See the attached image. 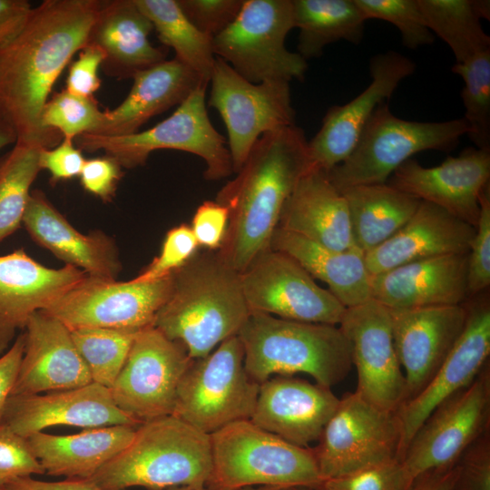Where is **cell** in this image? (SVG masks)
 <instances>
[{"mask_svg": "<svg viewBox=\"0 0 490 490\" xmlns=\"http://www.w3.org/2000/svg\"><path fill=\"white\" fill-rule=\"evenodd\" d=\"M0 490H8L6 487L0 488Z\"/></svg>", "mask_w": 490, "mask_h": 490, "instance_id": "61", "label": "cell"}, {"mask_svg": "<svg viewBox=\"0 0 490 490\" xmlns=\"http://www.w3.org/2000/svg\"><path fill=\"white\" fill-rule=\"evenodd\" d=\"M206 85L196 88L165 120L129 135L83 133L74 139L82 151H103L122 168L143 165L157 150H177L201 158L207 180H220L233 172L227 140L212 125L206 106Z\"/></svg>", "mask_w": 490, "mask_h": 490, "instance_id": "8", "label": "cell"}, {"mask_svg": "<svg viewBox=\"0 0 490 490\" xmlns=\"http://www.w3.org/2000/svg\"><path fill=\"white\" fill-rule=\"evenodd\" d=\"M468 253L448 254L370 275L371 299L388 309L461 305L468 299Z\"/></svg>", "mask_w": 490, "mask_h": 490, "instance_id": "26", "label": "cell"}, {"mask_svg": "<svg viewBox=\"0 0 490 490\" xmlns=\"http://www.w3.org/2000/svg\"><path fill=\"white\" fill-rule=\"evenodd\" d=\"M24 350L11 396L76 388L93 382L71 330L40 310L28 319Z\"/></svg>", "mask_w": 490, "mask_h": 490, "instance_id": "25", "label": "cell"}, {"mask_svg": "<svg viewBox=\"0 0 490 490\" xmlns=\"http://www.w3.org/2000/svg\"><path fill=\"white\" fill-rule=\"evenodd\" d=\"M191 360L182 343L154 327L140 330L109 388L114 404L141 423L172 415L180 381Z\"/></svg>", "mask_w": 490, "mask_h": 490, "instance_id": "14", "label": "cell"}, {"mask_svg": "<svg viewBox=\"0 0 490 490\" xmlns=\"http://www.w3.org/2000/svg\"><path fill=\"white\" fill-rule=\"evenodd\" d=\"M212 467L206 490L250 486L319 490L323 478L312 448L293 445L250 419L211 434Z\"/></svg>", "mask_w": 490, "mask_h": 490, "instance_id": "6", "label": "cell"}, {"mask_svg": "<svg viewBox=\"0 0 490 490\" xmlns=\"http://www.w3.org/2000/svg\"><path fill=\"white\" fill-rule=\"evenodd\" d=\"M40 149L15 142L0 157V242L22 226L31 186L41 171Z\"/></svg>", "mask_w": 490, "mask_h": 490, "instance_id": "38", "label": "cell"}, {"mask_svg": "<svg viewBox=\"0 0 490 490\" xmlns=\"http://www.w3.org/2000/svg\"><path fill=\"white\" fill-rule=\"evenodd\" d=\"M417 2L427 27L449 46L456 64L490 49V37L482 27L475 0Z\"/></svg>", "mask_w": 490, "mask_h": 490, "instance_id": "37", "label": "cell"}, {"mask_svg": "<svg viewBox=\"0 0 490 490\" xmlns=\"http://www.w3.org/2000/svg\"><path fill=\"white\" fill-rule=\"evenodd\" d=\"M238 337L246 372L259 385L272 375L305 373L331 388L352 367L349 342L335 325L250 312Z\"/></svg>", "mask_w": 490, "mask_h": 490, "instance_id": "4", "label": "cell"}, {"mask_svg": "<svg viewBox=\"0 0 490 490\" xmlns=\"http://www.w3.org/2000/svg\"><path fill=\"white\" fill-rule=\"evenodd\" d=\"M136 427L107 426L66 436L38 432L26 440L44 474L88 479L128 446Z\"/></svg>", "mask_w": 490, "mask_h": 490, "instance_id": "32", "label": "cell"}, {"mask_svg": "<svg viewBox=\"0 0 490 490\" xmlns=\"http://www.w3.org/2000/svg\"><path fill=\"white\" fill-rule=\"evenodd\" d=\"M270 249L290 256L313 278L325 282L345 308L360 305L371 299L370 275L364 253L355 246L346 250H334L277 228Z\"/></svg>", "mask_w": 490, "mask_h": 490, "instance_id": "33", "label": "cell"}, {"mask_svg": "<svg viewBox=\"0 0 490 490\" xmlns=\"http://www.w3.org/2000/svg\"><path fill=\"white\" fill-rule=\"evenodd\" d=\"M139 331L105 328L71 330L73 341L89 369L93 382L108 388L113 386Z\"/></svg>", "mask_w": 490, "mask_h": 490, "instance_id": "39", "label": "cell"}, {"mask_svg": "<svg viewBox=\"0 0 490 490\" xmlns=\"http://www.w3.org/2000/svg\"><path fill=\"white\" fill-rule=\"evenodd\" d=\"M198 249L199 244L190 225L173 227L167 231L159 255L132 280L145 283L165 279L185 265Z\"/></svg>", "mask_w": 490, "mask_h": 490, "instance_id": "43", "label": "cell"}, {"mask_svg": "<svg viewBox=\"0 0 490 490\" xmlns=\"http://www.w3.org/2000/svg\"><path fill=\"white\" fill-rule=\"evenodd\" d=\"M340 192L348 208L354 246L363 253L396 234L421 201L387 182L353 186Z\"/></svg>", "mask_w": 490, "mask_h": 490, "instance_id": "34", "label": "cell"}, {"mask_svg": "<svg viewBox=\"0 0 490 490\" xmlns=\"http://www.w3.org/2000/svg\"><path fill=\"white\" fill-rule=\"evenodd\" d=\"M490 365L426 418L400 458L414 481L431 470L456 465L465 450L490 429Z\"/></svg>", "mask_w": 490, "mask_h": 490, "instance_id": "13", "label": "cell"}, {"mask_svg": "<svg viewBox=\"0 0 490 490\" xmlns=\"http://www.w3.org/2000/svg\"><path fill=\"white\" fill-rule=\"evenodd\" d=\"M475 228L446 211L420 201L410 220L390 239L364 253L369 275L428 258L468 253Z\"/></svg>", "mask_w": 490, "mask_h": 490, "instance_id": "28", "label": "cell"}, {"mask_svg": "<svg viewBox=\"0 0 490 490\" xmlns=\"http://www.w3.org/2000/svg\"><path fill=\"white\" fill-rule=\"evenodd\" d=\"M172 289V274L145 283L86 276L64 296L42 310L70 330L105 328L142 330L155 317Z\"/></svg>", "mask_w": 490, "mask_h": 490, "instance_id": "15", "label": "cell"}, {"mask_svg": "<svg viewBox=\"0 0 490 490\" xmlns=\"http://www.w3.org/2000/svg\"><path fill=\"white\" fill-rule=\"evenodd\" d=\"M99 0H44L19 35L0 49V115L16 142L53 148L63 139L41 117L59 75L88 41Z\"/></svg>", "mask_w": 490, "mask_h": 490, "instance_id": "1", "label": "cell"}, {"mask_svg": "<svg viewBox=\"0 0 490 490\" xmlns=\"http://www.w3.org/2000/svg\"><path fill=\"white\" fill-rule=\"evenodd\" d=\"M8 490H108L89 479L66 478L63 481H43L33 476L18 478L11 482Z\"/></svg>", "mask_w": 490, "mask_h": 490, "instance_id": "55", "label": "cell"}, {"mask_svg": "<svg viewBox=\"0 0 490 490\" xmlns=\"http://www.w3.org/2000/svg\"><path fill=\"white\" fill-rule=\"evenodd\" d=\"M469 132L464 118L444 122H416L393 114L387 103L373 113L350 155L328 171L332 184L349 187L386 183L406 161L420 152L453 150Z\"/></svg>", "mask_w": 490, "mask_h": 490, "instance_id": "7", "label": "cell"}, {"mask_svg": "<svg viewBox=\"0 0 490 490\" xmlns=\"http://www.w3.org/2000/svg\"><path fill=\"white\" fill-rule=\"evenodd\" d=\"M489 430L475 439L457 460L451 490H490Z\"/></svg>", "mask_w": 490, "mask_h": 490, "instance_id": "47", "label": "cell"}, {"mask_svg": "<svg viewBox=\"0 0 490 490\" xmlns=\"http://www.w3.org/2000/svg\"><path fill=\"white\" fill-rule=\"evenodd\" d=\"M230 220L229 209L216 201H206L195 211L191 229L199 247L219 250L224 241Z\"/></svg>", "mask_w": 490, "mask_h": 490, "instance_id": "49", "label": "cell"}, {"mask_svg": "<svg viewBox=\"0 0 490 490\" xmlns=\"http://www.w3.org/2000/svg\"><path fill=\"white\" fill-rule=\"evenodd\" d=\"M103 118L104 111L99 108L93 97L80 96L64 89L49 98L41 122L44 129L74 141L83 133L96 132Z\"/></svg>", "mask_w": 490, "mask_h": 490, "instance_id": "41", "label": "cell"}, {"mask_svg": "<svg viewBox=\"0 0 490 490\" xmlns=\"http://www.w3.org/2000/svg\"><path fill=\"white\" fill-rule=\"evenodd\" d=\"M397 355L406 380L405 402L432 379L462 334L465 304L389 309Z\"/></svg>", "mask_w": 490, "mask_h": 490, "instance_id": "21", "label": "cell"}, {"mask_svg": "<svg viewBox=\"0 0 490 490\" xmlns=\"http://www.w3.org/2000/svg\"><path fill=\"white\" fill-rule=\"evenodd\" d=\"M209 83L208 105L225 123L233 172L262 134L296 124L289 82L250 83L216 56Z\"/></svg>", "mask_w": 490, "mask_h": 490, "instance_id": "11", "label": "cell"}, {"mask_svg": "<svg viewBox=\"0 0 490 490\" xmlns=\"http://www.w3.org/2000/svg\"><path fill=\"white\" fill-rule=\"evenodd\" d=\"M86 159L74 141L63 138L53 148L39 150L40 170H46L51 174L54 183L79 177Z\"/></svg>", "mask_w": 490, "mask_h": 490, "instance_id": "52", "label": "cell"}, {"mask_svg": "<svg viewBox=\"0 0 490 490\" xmlns=\"http://www.w3.org/2000/svg\"><path fill=\"white\" fill-rule=\"evenodd\" d=\"M415 71V62L396 51L374 55L369 62L368 86L348 103L331 106L320 129L309 141L313 166L328 172L343 162L354 150L375 110Z\"/></svg>", "mask_w": 490, "mask_h": 490, "instance_id": "19", "label": "cell"}, {"mask_svg": "<svg viewBox=\"0 0 490 490\" xmlns=\"http://www.w3.org/2000/svg\"><path fill=\"white\" fill-rule=\"evenodd\" d=\"M126 98L105 110L95 134L122 136L138 132L148 120L180 105L196 88L208 86L197 73L173 58L136 74Z\"/></svg>", "mask_w": 490, "mask_h": 490, "instance_id": "31", "label": "cell"}, {"mask_svg": "<svg viewBox=\"0 0 490 490\" xmlns=\"http://www.w3.org/2000/svg\"><path fill=\"white\" fill-rule=\"evenodd\" d=\"M282 490H312V489L306 488V487H288Z\"/></svg>", "mask_w": 490, "mask_h": 490, "instance_id": "60", "label": "cell"}, {"mask_svg": "<svg viewBox=\"0 0 490 490\" xmlns=\"http://www.w3.org/2000/svg\"><path fill=\"white\" fill-rule=\"evenodd\" d=\"M480 214L468 252V298L483 293L490 285V182L480 194Z\"/></svg>", "mask_w": 490, "mask_h": 490, "instance_id": "45", "label": "cell"}, {"mask_svg": "<svg viewBox=\"0 0 490 490\" xmlns=\"http://www.w3.org/2000/svg\"><path fill=\"white\" fill-rule=\"evenodd\" d=\"M312 448L323 480L398 459L401 426L396 412L358 392L345 395Z\"/></svg>", "mask_w": 490, "mask_h": 490, "instance_id": "12", "label": "cell"}, {"mask_svg": "<svg viewBox=\"0 0 490 490\" xmlns=\"http://www.w3.org/2000/svg\"><path fill=\"white\" fill-rule=\"evenodd\" d=\"M278 228L334 250L354 247L346 199L327 172L312 166L286 200Z\"/></svg>", "mask_w": 490, "mask_h": 490, "instance_id": "30", "label": "cell"}, {"mask_svg": "<svg viewBox=\"0 0 490 490\" xmlns=\"http://www.w3.org/2000/svg\"><path fill=\"white\" fill-rule=\"evenodd\" d=\"M44 474L26 438L0 424V488L18 478Z\"/></svg>", "mask_w": 490, "mask_h": 490, "instance_id": "46", "label": "cell"}, {"mask_svg": "<svg viewBox=\"0 0 490 490\" xmlns=\"http://www.w3.org/2000/svg\"><path fill=\"white\" fill-rule=\"evenodd\" d=\"M86 276L69 265L48 268L24 249L0 256V356L34 313L46 309Z\"/></svg>", "mask_w": 490, "mask_h": 490, "instance_id": "24", "label": "cell"}, {"mask_svg": "<svg viewBox=\"0 0 490 490\" xmlns=\"http://www.w3.org/2000/svg\"><path fill=\"white\" fill-rule=\"evenodd\" d=\"M238 490H282L280 488L277 487H270V486H250V487H245Z\"/></svg>", "mask_w": 490, "mask_h": 490, "instance_id": "59", "label": "cell"}, {"mask_svg": "<svg viewBox=\"0 0 490 490\" xmlns=\"http://www.w3.org/2000/svg\"><path fill=\"white\" fill-rule=\"evenodd\" d=\"M24 350V334H19L0 356V424L8 398L16 380Z\"/></svg>", "mask_w": 490, "mask_h": 490, "instance_id": "54", "label": "cell"}, {"mask_svg": "<svg viewBox=\"0 0 490 490\" xmlns=\"http://www.w3.org/2000/svg\"><path fill=\"white\" fill-rule=\"evenodd\" d=\"M292 5L298 54L306 61L321 56L332 43L362 42L367 19L354 0H292Z\"/></svg>", "mask_w": 490, "mask_h": 490, "instance_id": "35", "label": "cell"}, {"mask_svg": "<svg viewBox=\"0 0 490 490\" xmlns=\"http://www.w3.org/2000/svg\"><path fill=\"white\" fill-rule=\"evenodd\" d=\"M259 387L246 372L243 347L234 336L191 360L180 381L172 416L211 435L250 419Z\"/></svg>", "mask_w": 490, "mask_h": 490, "instance_id": "9", "label": "cell"}, {"mask_svg": "<svg viewBox=\"0 0 490 490\" xmlns=\"http://www.w3.org/2000/svg\"><path fill=\"white\" fill-rule=\"evenodd\" d=\"M22 225L35 243L88 276L115 280L122 270L111 236L101 230L80 232L40 190L31 191Z\"/></svg>", "mask_w": 490, "mask_h": 490, "instance_id": "27", "label": "cell"}, {"mask_svg": "<svg viewBox=\"0 0 490 490\" xmlns=\"http://www.w3.org/2000/svg\"><path fill=\"white\" fill-rule=\"evenodd\" d=\"M122 168L114 158L106 154L86 159L79 175L81 185L103 201H111L123 175Z\"/></svg>", "mask_w": 490, "mask_h": 490, "instance_id": "50", "label": "cell"}, {"mask_svg": "<svg viewBox=\"0 0 490 490\" xmlns=\"http://www.w3.org/2000/svg\"><path fill=\"white\" fill-rule=\"evenodd\" d=\"M1 424L27 438L58 425L87 429L142 423L116 407L108 387L92 382L44 395L10 396Z\"/></svg>", "mask_w": 490, "mask_h": 490, "instance_id": "22", "label": "cell"}, {"mask_svg": "<svg viewBox=\"0 0 490 490\" xmlns=\"http://www.w3.org/2000/svg\"><path fill=\"white\" fill-rule=\"evenodd\" d=\"M464 304L467 310L466 326L452 350L425 387L396 412L401 426L399 460L431 412L445 399L468 386L489 362V296L485 291L468 298Z\"/></svg>", "mask_w": 490, "mask_h": 490, "instance_id": "18", "label": "cell"}, {"mask_svg": "<svg viewBox=\"0 0 490 490\" xmlns=\"http://www.w3.org/2000/svg\"><path fill=\"white\" fill-rule=\"evenodd\" d=\"M250 313L240 273L207 250L172 273L171 294L152 327L197 359L238 336Z\"/></svg>", "mask_w": 490, "mask_h": 490, "instance_id": "3", "label": "cell"}, {"mask_svg": "<svg viewBox=\"0 0 490 490\" xmlns=\"http://www.w3.org/2000/svg\"><path fill=\"white\" fill-rule=\"evenodd\" d=\"M339 399L328 387L279 375L260 384L250 420L293 445L308 447L319 439Z\"/></svg>", "mask_w": 490, "mask_h": 490, "instance_id": "23", "label": "cell"}, {"mask_svg": "<svg viewBox=\"0 0 490 490\" xmlns=\"http://www.w3.org/2000/svg\"><path fill=\"white\" fill-rule=\"evenodd\" d=\"M134 1L152 22L160 41L173 49L174 58L209 83L216 58L213 38L191 23L177 0Z\"/></svg>", "mask_w": 490, "mask_h": 490, "instance_id": "36", "label": "cell"}, {"mask_svg": "<svg viewBox=\"0 0 490 490\" xmlns=\"http://www.w3.org/2000/svg\"><path fill=\"white\" fill-rule=\"evenodd\" d=\"M160 490H206L204 485H176Z\"/></svg>", "mask_w": 490, "mask_h": 490, "instance_id": "58", "label": "cell"}, {"mask_svg": "<svg viewBox=\"0 0 490 490\" xmlns=\"http://www.w3.org/2000/svg\"><path fill=\"white\" fill-rule=\"evenodd\" d=\"M365 18L394 24L402 44L409 49L431 44L435 35L427 27L417 0H354Z\"/></svg>", "mask_w": 490, "mask_h": 490, "instance_id": "42", "label": "cell"}, {"mask_svg": "<svg viewBox=\"0 0 490 490\" xmlns=\"http://www.w3.org/2000/svg\"><path fill=\"white\" fill-rule=\"evenodd\" d=\"M456 472V465L445 469L428 471L417 476L409 490H451Z\"/></svg>", "mask_w": 490, "mask_h": 490, "instance_id": "56", "label": "cell"}, {"mask_svg": "<svg viewBox=\"0 0 490 490\" xmlns=\"http://www.w3.org/2000/svg\"><path fill=\"white\" fill-rule=\"evenodd\" d=\"M293 28L292 0H243L234 21L212 39L213 52L253 83L302 81L307 61L285 45Z\"/></svg>", "mask_w": 490, "mask_h": 490, "instance_id": "10", "label": "cell"}, {"mask_svg": "<svg viewBox=\"0 0 490 490\" xmlns=\"http://www.w3.org/2000/svg\"><path fill=\"white\" fill-rule=\"evenodd\" d=\"M413 480L399 459L323 481L319 490H409Z\"/></svg>", "mask_w": 490, "mask_h": 490, "instance_id": "44", "label": "cell"}, {"mask_svg": "<svg viewBox=\"0 0 490 490\" xmlns=\"http://www.w3.org/2000/svg\"><path fill=\"white\" fill-rule=\"evenodd\" d=\"M32 11L33 7L26 0H0V49L19 35Z\"/></svg>", "mask_w": 490, "mask_h": 490, "instance_id": "53", "label": "cell"}, {"mask_svg": "<svg viewBox=\"0 0 490 490\" xmlns=\"http://www.w3.org/2000/svg\"><path fill=\"white\" fill-rule=\"evenodd\" d=\"M312 166L309 141L296 124L259 138L237 176L215 200L230 211L227 233L217 250L230 267L242 273L270 249L286 200Z\"/></svg>", "mask_w": 490, "mask_h": 490, "instance_id": "2", "label": "cell"}, {"mask_svg": "<svg viewBox=\"0 0 490 490\" xmlns=\"http://www.w3.org/2000/svg\"><path fill=\"white\" fill-rule=\"evenodd\" d=\"M191 23L201 33L214 38L238 15L243 0H177Z\"/></svg>", "mask_w": 490, "mask_h": 490, "instance_id": "48", "label": "cell"}, {"mask_svg": "<svg viewBox=\"0 0 490 490\" xmlns=\"http://www.w3.org/2000/svg\"><path fill=\"white\" fill-rule=\"evenodd\" d=\"M349 342L358 372V392L365 400L397 412L406 399V380L391 328L389 309L370 299L346 308L338 324Z\"/></svg>", "mask_w": 490, "mask_h": 490, "instance_id": "17", "label": "cell"}, {"mask_svg": "<svg viewBox=\"0 0 490 490\" xmlns=\"http://www.w3.org/2000/svg\"><path fill=\"white\" fill-rule=\"evenodd\" d=\"M211 467V435L171 415L142 423L128 446L88 479L108 490H160L205 485Z\"/></svg>", "mask_w": 490, "mask_h": 490, "instance_id": "5", "label": "cell"}, {"mask_svg": "<svg viewBox=\"0 0 490 490\" xmlns=\"http://www.w3.org/2000/svg\"><path fill=\"white\" fill-rule=\"evenodd\" d=\"M240 276L250 312L337 326L346 310L294 259L272 249L260 254Z\"/></svg>", "mask_w": 490, "mask_h": 490, "instance_id": "16", "label": "cell"}, {"mask_svg": "<svg viewBox=\"0 0 490 490\" xmlns=\"http://www.w3.org/2000/svg\"><path fill=\"white\" fill-rule=\"evenodd\" d=\"M150 19L134 0L101 1L87 43L103 53L101 69L118 80L165 61L167 51L153 46L149 35L153 31Z\"/></svg>", "mask_w": 490, "mask_h": 490, "instance_id": "29", "label": "cell"}, {"mask_svg": "<svg viewBox=\"0 0 490 490\" xmlns=\"http://www.w3.org/2000/svg\"><path fill=\"white\" fill-rule=\"evenodd\" d=\"M451 71L464 81L461 98L463 118L469 125L466 135L476 148L490 151V49L456 63Z\"/></svg>", "mask_w": 490, "mask_h": 490, "instance_id": "40", "label": "cell"}, {"mask_svg": "<svg viewBox=\"0 0 490 490\" xmlns=\"http://www.w3.org/2000/svg\"><path fill=\"white\" fill-rule=\"evenodd\" d=\"M103 62V51L95 44L87 43L70 65L65 90L80 96L93 97L102 83L98 73Z\"/></svg>", "mask_w": 490, "mask_h": 490, "instance_id": "51", "label": "cell"}, {"mask_svg": "<svg viewBox=\"0 0 490 490\" xmlns=\"http://www.w3.org/2000/svg\"><path fill=\"white\" fill-rule=\"evenodd\" d=\"M489 180L490 151L470 147L434 167L411 158L392 173L387 184L475 228L480 194Z\"/></svg>", "mask_w": 490, "mask_h": 490, "instance_id": "20", "label": "cell"}, {"mask_svg": "<svg viewBox=\"0 0 490 490\" xmlns=\"http://www.w3.org/2000/svg\"><path fill=\"white\" fill-rule=\"evenodd\" d=\"M16 134L13 127L0 115V150L15 143Z\"/></svg>", "mask_w": 490, "mask_h": 490, "instance_id": "57", "label": "cell"}]
</instances>
